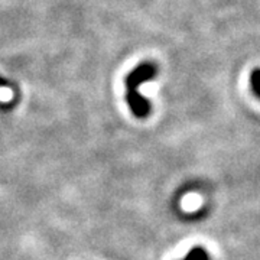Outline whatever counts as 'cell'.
Returning a JSON list of instances; mask_svg holds the SVG:
<instances>
[{"label":"cell","mask_w":260,"mask_h":260,"mask_svg":"<svg viewBox=\"0 0 260 260\" xmlns=\"http://www.w3.org/2000/svg\"><path fill=\"white\" fill-rule=\"evenodd\" d=\"M250 87L251 91L260 99V68L253 70L250 74Z\"/></svg>","instance_id":"cell-3"},{"label":"cell","mask_w":260,"mask_h":260,"mask_svg":"<svg viewBox=\"0 0 260 260\" xmlns=\"http://www.w3.org/2000/svg\"><path fill=\"white\" fill-rule=\"evenodd\" d=\"M156 75H158V65L152 61H143L136 68H133L124 78L126 102L129 104L132 113L138 119H145L152 112V104L145 95L140 94V87L142 84L155 80Z\"/></svg>","instance_id":"cell-1"},{"label":"cell","mask_w":260,"mask_h":260,"mask_svg":"<svg viewBox=\"0 0 260 260\" xmlns=\"http://www.w3.org/2000/svg\"><path fill=\"white\" fill-rule=\"evenodd\" d=\"M182 260H210V254L203 247H192Z\"/></svg>","instance_id":"cell-2"}]
</instances>
